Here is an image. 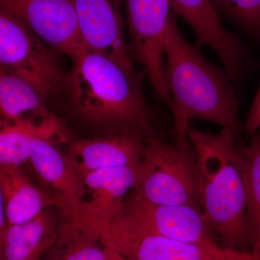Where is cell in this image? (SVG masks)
I'll return each instance as SVG.
<instances>
[{
	"label": "cell",
	"instance_id": "obj_1",
	"mask_svg": "<svg viewBox=\"0 0 260 260\" xmlns=\"http://www.w3.org/2000/svg\"><path fill=\"white\" fill-rule=\"evenodd\" d=\"M237 135L223 128L217 134L189 128L188 138L197 160V192L200 210L223 246L251 250L247 197Z\"/></svg>",
	"mask_w": 260,
	"mask_h": 260
},
{
	"label": "cell",
	"instance_id": "obj_2",
	"mask_svg": "<svg viewBox=\"0 0 260 260\" xmlns=\"http://www.w3.org/2000/svg\"><path fill=\"white\" fill-rule=\"evenodd\" d=\"M164 76L172 100L178 138L188 137L194 119L211 121L236 135L241 129L238 101L226 72L208 62L178 28L175 19L164 36Z\"/></svg>",
	"mask_w": 260,
	"mask_h": 260
},
{
	"label": "cell",
	"instance_id": "obj_3",
	"mask_svg": "<svg viewBox=\"0 0 260 260\" xmlns=\"http://www.w3.org/2000/svg\"><path fill=\"white\" fill-rule=\"evenodd\" d=\"M71 59L68 86L73 105L82 116L144 132L153 129L138 78L110 58L86 47Z\"/></svg>",
	"mask_w": 260,
	"mask_h": 260
},
{
	"label": "cell",
	"instance_id": "obj_4",
	"mask_svg": "<svg viewBox=\"0 0 260 260\" xmlns=\"http://www.w3.org/2000/svg\"><path fill=\"white\" fill-rule=\"evenodd\" d=\"M145 150L140 176L133 191L150 203L200 208L197 192V160L189 138L173 143L150 129L144 132Z\"/></svg>",
	"mask_w": 260,
	"mask_h": 260
},
{
	"label": "cell",
	"instance_id": "obj_5",
	"mask_svg": "<svg viewBox=\"0 0 260 260\" xmlns=\"http://www.w3.org/2000/svg\"><path fill=\"white\" fill-rule=\"evenodd\" d=\"M74 223L126 260H260L259 253L223 248L212 250L138 230L113 220L78 219Z\"/></svg>",
	"mask_w": 260,
	"mask_h": 260
},
{
	"label": "cell",
	"instance_id": "obj_6",
	"mask_svg": "<svg viewBox=\"0 0 260 260\" xmlns=\"http://www.w3.org/2000/svg\"><path fill=\"white\" fill-rule=\"evenodd\" d=\"M0 64L31 84L45 99L55 93L62 83L50 48L25 24L1 9Z\"/></svg>",
	"mask_w": 260,
	"mask_h": 260
},
{
	"label": "cell",
	"instance_id": "obj_7",
	"mask_svg": "<svg viewBox=\"0 0 260 260\" xmlns=\"http://www.w3.org/2000/svg\"><path fill=\"white\" fill-rule=\"evenodd\" d=\"M130 42L155 95L171 109L172 100L164 76V36L174 18L170 0H123Z\"/></svg>",
	"mask_w": 260,
	"mask_h": 260
},
{
	"label": "cell",
	"instance_id": "obj_8",
	"mask_svg": "<svg viewBox=\"0 0 260 260\" xmlns=\"http://www.w3.org/2000/svg\"><path fill=\"white\" fill-rule=\"evenodd\" d=\"M114 220L138 230L212 250L225 248L214 240L211 229L198 207L155 204L132 191L120 214Z\"/></svg>",
	"mask_w": 260,
	"mask_h": 260
},
{
	"label": "cell",
	"instance_id": "obj_9",
	"mask_svg": "<svg viewBox=\"0 0 260 260\" xmlns=\"http://www.w3.org/2000/svg\"><path fill=\"white\" fill-rule=\"evenodd\" d=\"M0 9L25 24L47 47L70 58L85 47L74 0H0Z\"/></svg>",
	"mask_w": 260,
	"mask_h": 260
},
{
	"label": "cell",
	"instance_id": "obj_10",
	"mask_svg": "<svg viewBox=\"0 0 260 260\" xmlns=\"http://www.w3.org/2000/svg\"><path fill=\"white\" fill-rule=\"evenodd\" d=\"M123 0H74L85 47L110 58L137 78L124 37Z\"/></svg>",
	"mask_w": 260,
	"mask_h": 260
},
{
	"label": "cell",
	"instance_id": "obj_11",
	"mask_svg": "<svg viewBox=\"0 0 260 260\" xmlns=\"http://www.w3.org/2000/svg\"><path fill=\"white\" fill-rule=\"evenodd\" d=\"M172 9L192 28L197 47L208 46L218 54L225 72L234 81L246 66V52L237 36L228 31L219 18L212 0H170Z\"/></svg>",
	"mask_w": 260,
	"mask_h": 260
},
{
	"label": "cell",
	"instance_id": "obj_12",
	"mask_svg": "<svg viewBox=\"0 0 260 260\" xmlns=\"http://www.w3.org/2000/svg\"><path fill=\"white\" fill-rule=\"evenodd\" d=\"M144 150V131L134 128L120 134L76 140L64 155L81 179L103 169L139 165Z\"/></svg>",
	"mask_w": 260,
	"mask_h": 260
},
{
	"label": "cell",
	"instance_id": "obj_13",
	"mask_svg": "<svg viewBox=\"0 0 260 260\" xmlns=\"http://www.w3.org/2000/svg\"><path fill=\"white\" fill-rule=\"evenodd\" d=\"M45 100L31 84L0 64V114L35 126L59 144L64 143L68 141L64 127Z\"/></svg>",
	"mask_w": 260,
	"mask_h": 260
},
{
	"label": "cell",
	"instance_id": "obj_14",
	"mask_svg": "<svg viewBox=\"0 0 260 260\" xmlns=\"http://www.w3.org/2000/svg\"><path fill=\"white\" fill-rule=\"evenodd\" d=\"M139 165L103 169L81 179L83 196L78 219L111 222L120 214L140 176Z\"/></svg>",
	"mask_w": 260,
	"mask_h": 260
},
{
	"label": "cell",
	"instance_id": "obj_15",
	"mask_svg": "<svg viewBox=\"0 0 260 260\" xmlns=\"http://www.w3.org/2000/svg\"><path fill=\"white\" fill-rule=\"evenodd\" d=\"M56 144L48 138L35 137L28 162L48 192L60 203L65 217L73 220L78 216L81 206L83 184Z\"/></svg>",
	"mask_w": 260,
	"mask_h": 260
},
{
	"label": "cell",
	"instance_id": "obj_16",
	"mask_svg": "<svg viewBox=\"0 0 260 260\" xmlns=\"http://www.w3.org/2000/svg\"><path fill=\"white\" fill-rule=\"evenodd\" d=\"M0 189L8 225L27 223L48 208L61 211L60 203L50 193L34 185L22 167H0Z\"/></svg>",
	"mask_w": 260,
	"mask_h": 260
},
{
	"label": "cell",
	"instance_id": "obj_17",
	"mask_svg": "<svg viewBox=\"0 0 260 260\" xmlns=\"http://www.w3.org/2000/svg\"><path fill=\"white\" fill-rule=\"evenodd\" d=\"M51 208L27 223L8 225L0 242L1 260H42L54 244L59 229Z\"/></svg>",
	"mask_w": 260,
	"mask_h": 260
},
{
	"label": "cell",
	"instance_id": "obj_18",
	"mask_svg": "<svg viewBox=\"0 0 260 260\" xmlns=\"http://www.w3.org/2000/svg\"><path fill=\"white\" fill-rule=\"evenodd\" d=\"M48 260H112V250L67 218L59 223Z\"/></svg>",
	"mask_w": 260,
	"mask_h": 260
},
{
	"label": "cell",
	"instance_id": "obj_19",
	"mask_svg": "<svg viewBox=\"0 0 260 260\" xmlns=\"http://www.w3.org/2000/svg\"><path fill=\"white\" fill-rule=\"evenodd\" d=\"M251 137L249 144L238 151L247 197L251 250L260 254V129Z\"/></svg>",
	"mask_w": 260,
	"mask_h": 260
},
{
	"label": "cell",
	"instance_id": "obj_20",
	"mask_svg": "<svg viewBox=\"0 0 260 260\" xmlns=\"http://www.w3.org/2000/svg\"><path fill=\"white\" fill-rule=\"evenodd\" d=\"M37 136L47 138L37 128L0 114V167H22L28 162L32 140Z\"/></svg>",
	"mask_w": 260,
	"mask_h": 260
},
{
	"label": "cell",
	"instance_id": "obj_21",
	"mask_svg": "<svg viewBox=\"0 0 260 260\" xmlns=\"http://www.w3.org/2000/svg\"><path fill=\"white\" fill-rule=\"evenodd\" d=\"M223 15L247 31L260 35V0H212Z\"/></svg>",
	"mask_w": 260,
	"mask_h": 260
},
{
	"label": "cell",
	"instance_id": "obj_22",
	"mask_svg": "<svg viewBox=\"0 0 260 260\" xmlns=\"http://www.w3.org/2000/svg\"><path fill=\"white\" fill-rule=\"evenodd\" d=\"M245 127L251 136L260 129V87L248 114Z\"/></svg>",
	"mask_w": 260,
	"mask_h": 260
},
{
	"label": "cell",
	"instance_id": "obj_23",
	"mask_svg": "<svg viewBox=\"0 0 260 260\" xmlns=\"http://www.w3.org/2000/svg\"><path fill=\"white\" fill-rule=\"evenodd\" d=\"M8 226L4 200H3V194H2L1 189H0V242H1L2 239H3V235H4Z\"/></svg>",
	"mask_w": 260,
	"mask_h": 260
},
{
	"label": "cell",
	"instance_id": "obj_24",
	"mask_svg": "<svg viewBox=\"0 0 260 260\" xmlns=\"http://www.w3.org/2000/svg\"><path fill=\"white\" fill-rule=\"evenodd\" d=\"M111 250H112V260H126L125 258L123 257L115 251L112 250V249Z\"/></svg>",
	"mask_w": 260,
	"mask_h": 260
},
{
	"label": "cell",
	"instance_id": "obj_25",
	"mask_svg": "<svg viewBox=\"0 0 260 260\" xmlns=\"http://www.w3.org/2000/svg\"><path fill=\"white\" fill-rule=\"evenodd\" d=\"M0 260H1V259H0Z\"/></svg>",
	"mask_w": 260,
	"mask_h": 260
}]
</instances>
